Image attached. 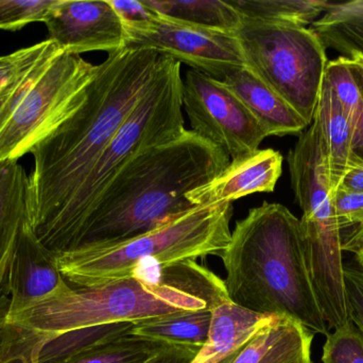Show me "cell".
Instances as JSON below:
<instances>
[{"label":"cell","mask_w":363,"mask_h":363,"mask_svg":"<svg viewBox=\"0 0 363 363\" xmlns=\"http://www.w3.org/2000/svg\"><path fill=\"white\" fill-rule=\"evenodd\" d=\"M163 55L150 50L108 53L84 102L31 151L29 225L48 232L72 204L96 162L155 80Z\"/></svg>","instance_id":"6da1fadb"},{"label":"cell","mask_w":363,"mask_h":363,"mask_svg":"<svg viewBox=\"0 0 363 363\" xmlns=\"http://www.w3.org/2000/svg\"><path fill=\"white\" fill-rule=\"evenodd\" d=\"M228 163L222 149L191 130L146 149L98 198L72 251L113 246L163 227L198 207L187 194L211 183Z\"/></svg>","instance_id":"7a4b0ae2"},{"label":"cell","mask_w":363,"mask_h":363,"mask_svg":"<svg viewBox=\"0 0 363 363\" xmlns=\"http://www.w3.org/2000/svg\"><path fill=\"white\" fill-rule=\"evenodd\" d=\"M220 258L230 302L262 315L289 318L328 336L307 268L300 220L277 202H262L237 222Z\"/></svg>","instance_id":"3957f363"},{"label":"cell","mask_w":363,"mask_h":363,"mask_svg":"<svg viewBox=\"0 0 363 363\" xmlns=\"http://www.w3.org/2000/svg\"><path fill=\"white\" fill-rule=\"evenodd\" d=\"M202 300L157 278L131 276L67 291L4 318L0 332V362L26 347L72 330L121 322H138L181 311L202 310Z\"/></svg>","instance_id":"277c9868"},{"label":"cell","mask_w":363,"mask_h":363,"mask_svg":"<svg viewBox=\"0 0 363 363\" xmlns=\"http://www.w3.org/2000/svg\"><path fill=\"white\" fill-rule=\"evenodd\" d=\"M182 87L181 63L163 55L155 80L121 124L72 204L48 232L36 237L47 249L55 255L72 251L94 205L116 175L143 151L185 132Z\"/></svg>","instance_id":"5b68a950"},{"label":"cell","mask_w":363,"mask_h":363,"mask_svg":"<svg viewBox=\"0 0 363 363\" xmlns=\"http://www.w3.org/2000/svg\"><path fill=\"white\" fill-rule=\"evenodd\" d=\"M233 202L198 206L159 229L113 246L80 249L57 256L68 283L93 287L128 278L140 264H167L221 256L230 240Z\"/></svg>","instance_id":"8992f818"},{"label":"cell","mask_w":363,"mask_h":363,"mask_svg":"<svg viewBox=\"0 0 363 363\" xmlns=\"http://www.w3.org/2000/svg\"><path fill=\"white\" fill-rule=\"evenodd\" d=\"M287 159L292 190L303 212L300 226L307 268L324 319L335 330L350 320L345 264L334 188L315 117L311 127L298 136Z\"/></svg>","instance_id":"52a82bcc"},{"label":"cell","mask_w":363,"mask_h":363,"mask_svg":"<svg viewBox=\"0 0 363 363\" xmlns=\"http://www.w3.org/2000/svg\"><path fill=\"white\" fill-rule=\"evenodd\" d=\"M97 65L57 44L0 96V163L18 161L84 102Z\"/></svg>","instance_id":"ba28073f"},{"label":"cell","mask_w":363,"mask_h":363,"mask_svg":"<svg viewBox=\"0 0 363 363\" xmlns=\"http://www.w3.org/2000/svg\"><path fill=\"white\" fill-rule=\"evenodd\" d=\"M247 67L311 125L328 58L311 28L243 17L234 32Z\"/></svg>","instance_id":"9c48e42d"},{"label":"cell","mask_w":363,"mask_h":363,"mask_svg":"<svg viewBox=\"0 0 363 363\" xmlns=\"http://www.w3.org/2000/svg\"><path fill=\"white\" fill-rule=\"evenodd\" d=\"M182 98L190 130L232 160L257 151L267 138L255 117L222 80L187 70Z\"/></svg>","instance_id":"30bf717a"},{"label":"cell","mask_w":363,"mask_h":363,"mask_svg":"<svg viewBox=\"0 0 363 363\" xmlns=\"http://www.w3.org/2000/svg\"><path fill=\"white\" fill-rule=\"evenodd\" d=\"M125 33L123 49L153 51L218 80L247 66L234 33L202 29L162 16L144 29H125Z\"/></svg>","instance_id":"8fae6325"},{"label":"cell","mask_w":363,"mask_h":363,"mask_svg":"<svg viewBox=\"0 0 363 363\" xmlns=\"http://www.w3.org/2000/svg\"><path fill=\"white\" fill-rule=\"evenodd\" d=\"M44 23L48 40L72 55L125 46V25L108 0H57Z\"/></svg>","instance_id":"7c38bea8"},{"label":"cell","mask_w":363,"mask_h":363,"mask_svg":"<svg viewBox=\"0 0 363 363\" xmlns=\"http://www.w3.org/2000/svg\"><path fill=\"white\" fill-rule=\"evenodd\" d=\"M70 288L60 272L55 254L40 242L29 223L23 226L9 273L6 293L10 300L4 319Z\"/></svg>","instance_id":"4fadbf2b"},{"label":"cell","mask_w":363,"mask_h":363,"mask_svg":"<svg viewBox=\"0 0 363 363\" xmlns=\"http://www.w3.org/2000/svg\"><path fill=\"white\" fill-rule=\"evenodd\" d=\"M283 156L272 148L257 149L232 160L211 183L187 194L194 206L233 202L255 193H271L283 172Z\"/></svg>","instance_id":"5bb4252c"},{"label":"cell","mask_w":363,"mask_h":363,"mask_svg":"<svg viewBox=\"0 0 363 363\" xmlns=\"http://www.w3.org/2000/svg\"><path fill=\"white\" fill-rule=\"evenodd\" d=\"M262 126L267 136L301 134L309 124L247 66L223 79Z\"/></svg>","instance_id":"9a60e30c"},{"label":"cell","mask_w":363,"mask_h":363,"mask_svg":"<svg viewBox=\"0 0 363 363\" xmlns=\"http://www.w3.org/2000/svg\"><path fill=\"white\" fill-rule=\"evenodd\" d=\"M29 175L17 161L0 163V298L23 226L29 223Z\"/></svg>","instance_id":"2e32d148"},{"label":"cell","mask_w":363,"mask_h":363,"mask_svg":"<svg viewBox=\"0 0 363 363\" xmlns=\"http://www.w3.org/2000/svg\"><path fill=\"white\" fill-rule=\"evenodd\" d=\"M277 317L254 313L230 300L219 305L211 310L206 342L191 363H219L239 353Z\"/></svg>","instance_id":"e0dca14e"},{"label":"cell","mask_w":363,"mask_h":363,"mask_svg":"<svg viewBox=\"0 0 363 363\" xmlns=\"http://www.w3.org/2000/svg\"><path fill=\"white\" fill-rule=\"evenodd\" d=\"M313 337L298 322L277 315L239 352L232 363H294L308 359Z\"/></svg>","instance_id":"ac0fdd59"},{"label":"cell","mask_w":363,"mask_h":363,"mask_svg":"<svg viewBox=\"0 0 363 363\" xmlns=\"http://www.w3.org/2000/svg\"><path fill=\"white\" fill-rule=\"evenodd\" d=\"M328 173L334 191L340 185L347 168L359 156L354 147L353 130L330 83L324 78L315 109Z\"/></svg>","instance_id":"d6986e66"},{"label":"cell","mask_w":363,"mask_h":363,"mask_svg":"<svg viewBox=\"0 0 363 363\" xmlns=\"http://www.w3.org/2000/svg\"><path fill=\"white\" fill-rule=\"evenodd\" d=\"M311 29L325 48L335 49L347 59L363 58V0L332 2Z\"/></svg>","instance_id":"ffe728a7"},{"label":"cell","mask_w":363,"mask_h":363,"mask_svg":"<svg viewBox=\"0 0 363 363\" xmlns=\"http://www.w3.org/2000/svg\"><path fill=\"white\" fill-rule=\"evenodd\" d=\"M164 18L202 29L234 33L242 15L228 0H145Z\"/></svg>","instance_id":"44dd1931"},{"label":"cell","mask_w":363,"mask_h":363,"mask_svg":"<svg viewBox=\"0 0 363 363\" xmlns=\"http://www.w3.org/2000/svg\"><path fill=\"white\" fill-rule=\"evenodd\" d=\"M211 310L181 311L134 324L130 335L172 345L202 347L211 325Z\"/></svg>","instance_id":"7402d4cb"},{"label":"cell","mask_w":363,"mask_h":363,"mask_svg":"<svg viewBox=\"0 0 363 363\" xmlns=\"http://www.w3.org/2000/svg\"><path fill=\"white\" fill-rule=\"evenodd\" d=\"M325 80L334 90L353 130L356 153L363 159V83L347 58L328 62Z\"/></svg>","instance_id":"603a6c76"},{"label":"cell","mask_w":363,"mask_h":363,"mask_svg":"<svg viewBox=\"0 0 363 363\" xmlns=\"http://www.w3.org/2000/svg\"><path fill=\"white\" fill-rule=\"evenodd\" d=\"M242 17L274 23L313 25L332 2L324 0H228Z\"/></svg>","instance_id":"cb8c5ba5"},{"label":"cell","mask_w":363,"mask_h":363,"mask_svg":"<svg viewBox=\"0 0 363 363\" xmlns=\"http://www.w3.org/2000/svg\"><path fill=\"white\" fill-rule=\"evenodd\" d=\"M334 198L341 249L354 254L363 241V194L338 188Z\"/></svg>","instance_id":"d4e9b609"},{"label":"cell","mask_w":363,"mask_h":363,"mask_svg":"<svg viewBox=\"0 0 363 363\" xmlns=\"http://www.w3.org/2000/svg\"><path fill=\"white\" fill-rule=\"evenodd\" d=\"M322 362L363 363V335L351 320L328 332Z\"/></svg>","instance_id":"484cf974"},{"label":"cell","mask_w":363,"mask_h":363,"mask_svg":"<svg viewBox=\"0 0 363 363\" xmlns=\"http://www.w3.org/2000/svg\"><path fill=\"white\" fill-rule=\"evenodd\" d=\"M57 0H0V29L16 31L28 23H44Z\"/></svg>","instance_id":"4316f807"},{"label":"cell","mask_w":363,"mask_h":363,"mask_svg":"<svg viewBox=\"0 0 363 363\" xmlns=\"http://www.w3.org/2000/svg\"><path fill=\"white\" fill-rule=\"evenodd\" d=\"M55 45V43L47 38L9 55H0V96Z\"/></svg>","instance_id":"83f0119b"},{"label":"cell","mask_w":363,"mask_h":363,"mask_svg":"<svg viewBox=\"0 0 363 363\" xmlns=\"http://www.w3.org/2000/svg\"><path fill=\"white\" fill-rule=\"evenodd\" d=\"M118 14L125 29L140 30L157 23L161 15L145 0H108Z\"/></svg>","instance_id":"f1b7e54d"},{"label":"cell","mask_w":363,"mask_h":363,"mask_svg":"<svg viewBox=\"0 0 363 363\" xmlns=\"http://www.w3.org/2000/svg\"><path fill=\"white\" fill-rule=\"evenodd\" d=\"M345 288L349 318L363 335V273L345 264Z\"/></svg>","instance_id":"f546056e"},{"label":"cell","mask_w":363,"mask_h":363,"mask_svg":"<svg viewBox=\"0 0 363 363\" xmlns=\"http://www.w3.org/2000/svg\"><path fill=\"white\" fill-rule=\"evenodd\" d=\"M199 351L200 347L168 345L145 363H191Z\"/></svg>","instance_id":"4dcf8cb0"},{"label":"cell","mask_w":363,"mask_h":363,"mask_svg":"<svg viewBox=\"0 0 363 363\" xmlns=\"http://www.w3.org/2000/svg\"><path fill=\"white\" fill-rule=\"evenodd\" d=\"M338 188L363 194V159L362 157L357 158L350 166Z\"/></svg>","instance_id":"1f68e13d"},{"label":"cell","mask_w":363,"mask_h":363,"mask_svg":"<svg viewBox=\"0 0 363 363\" xmlns=\"http://www.w3.org/2000/svg\"><path fill=\"white\" fill-rule=\"evenodd\" d=\"M349 60L351 62L352 67L355 70L356 74L358 75L363 83V58L354 57Z\"/></svg>","instance_id":"d6a6232c"},{"label":"cell","mask_w":363,"mask_h":363,"mask_svg":"<svg viewBox=\"0 0 363 363\" xmlns=\"http://www.w3.org/2000/svg\"><path fill=\"white\" fill-rule=\"evenodd\" d=\"M354 255H355L356 262H357V268L363 273V241L362 244L356 249Z\"/></svg>","instance_id":"836d02e7"},{"label":"cell","mask_w":363,"mask_h":363,"mask_svg":"<svg viewBox=\"0 0 363 363\" xmlns=\"http://www.w3.org/2000/svg\"><path fill=\"white\" fill-rule=\"evenodd\" d=\"M239 353L234 354V355L230 356V357L226 358V359L222 360L221 362L219 363H232L233 360L235 359V357H236L237 355H238Z\"/></svg>","instance_id":"e575fe53"},{"label":"cell","mask_w":363,"mask_h":363,"mask_svg":"<svg viewBox=\"0 0 363 363\" xmlns=\"http://www.w3.org/2000/svg\"><path fill=\"white\" fill-rule=\"evenodd\" d=\"M294 363H313V362H311V358H308V359H303Z\"/></svg>","instance_id":"d590c367"}]
</instances>
